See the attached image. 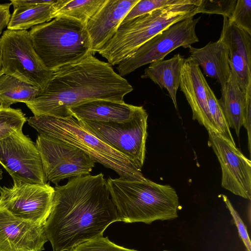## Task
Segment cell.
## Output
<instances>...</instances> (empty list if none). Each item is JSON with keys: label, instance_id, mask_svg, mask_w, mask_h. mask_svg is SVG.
Returning a JSON list of instances; mask_svg holds the SVG:
<instances>
[{"label": "cell", "instance_id": "ffe728a7", "mask_svg": "<svg viewBox=\"0 0 251 251\" xmlns=\"http://www.w3.org/2000/svg\"><path fill=\"white\" fill-rule=\"evenodd\" d=\"M185 58L177 53L170 59L153 62L145 69L141 76L149 78L162 89L165 88L178 111L176 93L180 86L181 72Z\"/></svg>", "mask_w": 251, "mask_h": 251}, {"label": "cell", "instance_id": "2e32d148", "mask_svg": "<svg viewBox=\"0 0 251 251\" xmlns=\"http://www.w3.org/2000/svg\"><path fill=\"white\" fill-rule=\"evenodd\" d=\"M206 81L198 63L190 57L185 59L179 87L191 107L193 119L203 126L208 132L220 134L209 111L205 87Z\"/></svg>", "mask_w": 251, "mask_h": 251}, {"label": "cell", "instance_id": "9c48e42d", "mask_svg": "<svg viewBox=\"0 0 251 251\" xmlns=\"http://www.w3.org/2000/svg\"><path fill=\"white\" fill-rule=\"evenodd\" d=\"M200 18L191 17L179 21L151 38L118 65V74L123 77L144 65L163 60L179 47L188 48L198 42L196 27Z\"/></svg>", "mask_w": 251, "mask_h": 251}, {"label": "cell", "instance_id": "4dcf8cb0", "mask_svg": "<svg viewBox=\"0 0 251 251\" xmlns=\"http://www.w3.org/2000/svg\"><path fill=\"white\" fill-rule=\"evenodd\" d=\"M222 197L227 208L232 217L237 227L239 236L244 243L247 251H251V243L246 226L228 198L224 195H222Z\"/></svg>", "mask_w": 251, "mask_h": 251}, {"label": "cell", "instance_id": "44dd1931", "mask_svg": "<svg viewBox=\"0 0 251 251\" xmlns=\"http://www.w3.org/2000/svg\"><path fill=\"white\" fill-rule=\"evenodd\" d=\"M54 0H37L32 5L14 8L7 29L22 30L50 21L53 19Z\"/></svg>", "mask_w": 251, "mask_h": 251}, {"label": "cell", "instance_id": "277c9868", "mask_svg": "<svg viewBox=\"0 0 251 251\" xmlns=\"http://www.w3.org/2000/svg\"><path fill=\"white\" fill-rule=\"evenodd\" d=\"M27 121L39 135L79 149L95 163L113 170L121 177L135 181L146 179L126 156L98 138L73 116H33Z\"/></svg>", "mask_w": 251, "mask_h": 251}, {"label": "cell", "instance_id": "7402d4cb", "mask_svg": "<svg viewBox=\"0 0 251 251\" xmlns=\"http://www.w3.org/2000/svg\"><path fill=\"white\" fill-rule=\"evenodd\" d=\"M219 100L229 127L233 128L237 136L243 126L246 109V94L236 82L230 77L225 87L221 91Z\"/></svg>", "mask_w": 251, "mask_h": 251}, {"label": "cell", "instance_id": "8992f818", "mask_svg": "<svg viewBox=\"0 0 251 251\" xmlns=\"http://www.w3.org/2000/svg\"><path fill=\"white\" fill-rule=\"evenodd\" d=\"M197 14V6L180 4L123 21L114 36L97 52L106 59L111 66L118 65L163 30Z\"/></svg>", "mask_w": 251, "mask_h": 251}, {"label": "cell", "instance_id": "9a60e30c", "mask_svg": "<svg viewBox=\"0 0 251 251\" xmlns=\"http://www.w3.org/2000/svg\"><path fill=\"white\" fill-rule=\"evenodd\" d=\"M218 40L228 51L230 78L246 94L251 86V35L224 17Z\"/></svg>", "mask_w": 251, "mask_h": 251}, {"label": "cell", "instance_id": "836d02e7", "mask_svg": "<svg viewBox=\"0 0 251 251\" xmlns=\"http://www.w3.org/2000/svg\"><path fill=\"white\" fill-rule=\"evenodd\" d=\"M4 74V70L1 61V53L0 51V76Z\"/></svg>", "mask_w": 251, "mask_h": 251}, {"label": "cell", "instance_id": "484cf974", "mask_svg": "<svg viewBox=\"0 0 251 251\" xmlns=\"http://www.w3.org/2000/svg\"><path fill=\"white\" fill-rule=\"evenodd\" d=\"M205 87L209 111L219 130L220 135L230 143L235 145L219 100L217 99L207 81L205 83Z\"/></svg>", "mask_w": 251, "mask_h": 251}, {"label": "cell", "instance_id": "5b68a950", "mask_svg": "<svg viewBox=\"0 0 251 251\" xmlns=\"http://www.w3.org/2000/svg\"><path fill=\"white\" fill-rule=\"evenodd\" d=\"M29 32L37 56L50 71L54 72L91 54L85 25L75 19L55 18L33 26Z\"/></svg>", "mask_w": 251, "mask_h": 251}, {"label": "cell", "instance_id": "f1b7e54d", "mask_svg": "<svg viewBox=\"0 0 251 251\" xmlns=\"http://www.w3.org/2000/svg\"><path fill=\"white\" fill-rule=\"evenodd\" d=\"M228 19L251 35V0H237L231 16Z\"/></svg>", "mask_w": 251, "mask_h": 251}, {"label": "cell", "instance_id": "5bb4252c", "mask_svg": "<svg viewBox=\"0 0 251 251\" xmlns=\"http://www.w3.org/2000/svg\"><path fill=\"white\" fill-rule=\"evenodd\" d=\"M47 241L44 226L15 217L0 207V251H42Z\"/></svg>", "mask_w": 251, "mask_h": 251}, {"label": "cell", "instance_id": "4fadbf2b", "mask_svg": "<svg viewBox=\"0 0 251 251\" xmlns=\"http://www.w3.org/2000/svg\"><path fill=\"white\" fill-rule=\"evenodd\" d=\"M209 143L221 166L222 186L234 195L251 199V162L220 134L209 131Z\"/></svg>", "mask_w": 251, "mask_h": 251}, {"label": "cell", "instance_id": "7c38bea8", "mask_svg": "<svg viewBox=\"0 0 251 251\" xmlns=\"http://www.w3.org/2000/svg\"><path fill=\"white\" fill-rule=\"evenodd\" d=\"M0 164L13 181L47 183L36 143L22 130L0 140Z\"/></svg>", "mask_w": 251, "mask_h": 251}, {"label": "cell", "instance_id": "4316f807", "mask_svg": "<svg viewBox=\"0 0 251 251\" xmlns=\"http://www.w3.org/2000/svg\"><path fill=\"white\" fill-rule=\"evenodd\" d=\"M200 0H139L130 9L123 21L132 19L154 10L180 4H191L198 6Z\"/></svg>", "mask_w": 251, "mask_h": 251}, {"label": "cell", "instance_id": "f546056e", "mask_svg": "<svg viewBox=\"0 0 251 251\" xmlns=\"http://www.w3.org/2000/svg\"><path fill=\"white\" fill-rule=\"evenodd\" d=\"M71 251H138L118 246L110 241L108 237L101 236L77 246Z\"/></svg>", "mask_w": 251, "mask_h": 251}, {"label": "cell", "instance_id": "83f0119b", "mask_svg": "<svg viewBox=\"0 0 251 251\" xmlns=\"http://www.w3.org/2000/svg\"><path fill=\"white\" fill-rule=\"evenodd\" d=\"M237 0H200L197 13L216 14L229 19Z\"/></svg>", "mask_w": 251, "mask_h": 251}, {"label": "cell", "instance_id": "3957f363", "mask_svg": "<svg viewBox=\"0 0 251 251\" xmlns=\"http://www.w3.org/2000/svg\"><path fill=\"white\" fill-rule=\"evenodd\" d=\"M120 221L126 223L168 221L178 217L181 209L175 190L147 178L131 180L120 177L107 180Z\"/></svg>", "mask_w": 251, "mask_h": 251}, {"label": "cell", "instance_id": "1f68e13d", "mask_svg": "<svg viewBox=\"0 0 251 251\" xmlns=\"http://www.w3.org/2000/svg\"><path fill=\"white\" fill-rule=\"evenodd\" d=\"M246 109L243 126L246 129L248 135L249 150L251 153V86L249 87L246 93Z\"/></svg>", "mask_w": 251, "mask_h": 251}, {"label": "cell", "instance_id": "d4e9b609", "mask_svg": "<svg viewBox=\"0 0 251 251\" xmlns=\"http://www.w3.org/2000/svg\"><path fill=\"white\" fill-rule=\"evenodd\" d=\"M27 119L20 109L0 106V140L22 130Z\"/></svg>", "mask_w": 251, "mask_h": 251}, {"label": "cell", "instance_id": "cb8c5ba5", "mask_svg": "<svg viewBox=\"0 0 251 251\" xmlns=\"http://www.w3.org/2000/svg\"><path fill=\"white\" fill-rule=\"evenodd\" d=\"M106 0H57L53 4V19L68 17L75 19L84 25Z\"/></svg>", "mask_w": 251, "mask_h": 251}, {"label": "cell", "instance_id": "e0dca14e", "mask_svg": "<svg viewBox=\"0 0 251 251\" xmlns=\"http://www.w3.org/2000/svg\"><path fill=\"white\" fill-rule=\"evenodd\" d=\"M139 0H106L85 25L94 55L115 34L132 7Z\"/></svg>", "mask_w": 251, "mask_h": 251}, {"label": "cell", "instance_id": "52a82bcc", "mask_svg": "<svg viewBox=\"0 0 251 251\" xmlns=\"http://www.w3.org/2000/svg\"><path fill=\"white\" fill-rule=\"evenodd\" d=\"M0 51L4 74L44 89L53 71L46 68L37 56L27 30H4L0 37Z\"/></svg>", "mask_w": 251, "mask_h": 251}, {"label": "cell", "instance_id": "6da1fadb", "mask_svg": "<svg viewBox=\"0 0 251 251\" xmlns=\"http://www.w3.org/2000/svg\"><path fill=\"white\" fill-rule=\"evenodd\" d=\"M54 189L51 210L44 226L53 251H71L103 236L111 224L120 221L102 173L75 177Z\"/></svg>", "mask_w": 251, "mask_h": 251}, {"label": "cell", "instance_id": "8fae6325", "mask_svg": "<svg viewBox=\"0 0 251 251\" xmlns=\"http://www.w3.org/2000/svg\"><path fill=\"white\" fill-rule=\"evenodd\" d=\"M36 145L47 181L58 183L67 178L90 175L95 162L75 147L38 135Z\"/></svg>", "mask_w": 251, "mask_h": 251}, {"label": "cell", "instance_id": "d6a6232c", "mask_svg": "<svg viewBox=\"0 0 251 251\" xmlns=\"http://www.w3.org/2000/svg\"><path fill=\"white\" fill-rule=\"evenodd\" d=\"M11 3H0V35L3 29L7 26L10 18V7Z\"/></svg>", "mask_w": 251, "mask_h": 251}, {"label": "cell", "instance_id": "d6986e66", "mask_svg": "<svg viewBox=\"0 0 251 251\" xmlns=\"http://www.w3.org/2000/svg\"><path fill=\"white\" fill-rule=\"evenodd\" d=\"M188 48L189 57L198 63L207 76L216 79L220 84L221 91L223 90L231 75L226 46L218 40L210 42L202 48H196L191 46Z\"/></svg>", "mask_w": 251, "mask_h": 251}, {"label": "cell", "instance_id": "ba28073f", "mask_svg": "<svg viewBox=\"0 0 251 251\" xmlns=\"http://www.w3.org/2000/svg\"><path fill=\"white\" fill-rule=\"evenodd\" d=\"M148 115L138 106L133 117L123 123L79 121L98 138L126 156L141 171L145 158Z\"/></svg>", "mask_w": 251, "mask_h": 251}, {"label": "cell", "instance_id": "7a4b0ae2", "mask_svg": "<svg viewBox=\"0 0 251 251\" xmlns=\"http://www.w3.org/2000/svg\"><path fill=\"white\" fill-rule=\"evenodd\" d=\"M133 89L109 64L89 54L54 71L46 87L25 104L34 116L66 118L70 108L90 101L124 102Z\"/></svg>", "mask_w": 251, "mask_h": 251}, {"label": "cell", "instance_id": "e575fe53", "mask_svg": "<svg viewBox=\"0 0 251 251\" xmlns=\"http://www.w3.org/2000/svg\"><path fill=\"white\" fill-rule=\"evenodd\" d=\"M2 178V171L1 169L0 168V181ZM1 187L0 185V189H1Z\"/></svg>", "mask_w": 251, "mask_h": 251}, {"label": "cell", "instance_id": "30bf717a", "mask_svg": "<svg viewBox=\"0 0 251 251\" xmlns=\"http://www.w3.org/2000/svg\"><path fill=\"white\" fill-rule=\"evenodd\" d=\"M54 195V189L49 183L15 180L12 187L0 189V207L15 217L45 226L51 210Z\"/></svg>", "mask_w": 251, "mask_h": 251}, {"label": "cell", "instance_id": "603a6c76", "mask_svg": "<svg viewBox=\"0 0 251 251\" xmlns=\"http://www.w3.org/2000/svg\"><path fill=\"white\" fill-rule=\"evenodd\" d=\"M39 91L37 87L4 74L0 76V106L9 108L17 102L25 103L33 100Z\"/></svg>", "mask_w": 251, "mask_h": 251}, {"label": "cell", "instance_id": "ac0fdd59", "mask_svg": "<svg viewBox=\"0 0 251 251\" xmlns=\"http://www.w3.org/2000/svg\"><path fill=\"white\" fill-rule=\"evenodd\" d=\"M138 106L106 100L90 101L69 109L78 121L123 123L129 121Z\"/></svg>", "mask_w": 251, "mask_h": 251}]
</instances>
